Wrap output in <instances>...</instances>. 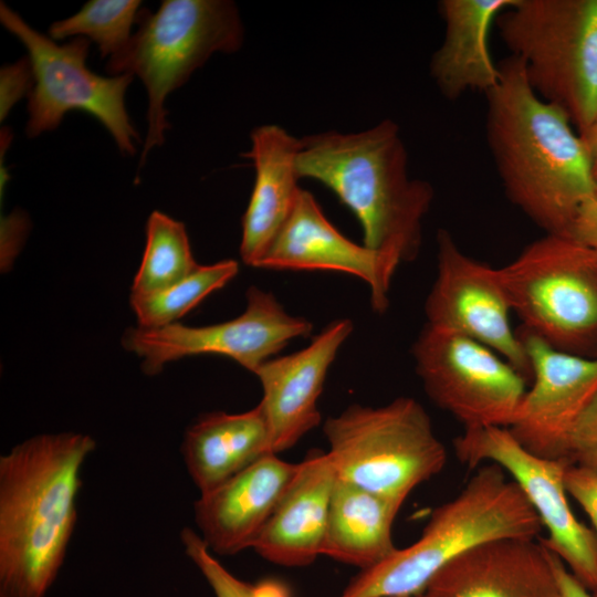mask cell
<instances>
[{"label": "cell", "mask_w": 597, "mask_h": 597, "mask_svg": "<svg viewBox=\"0 0 597 597\" xmlns=\"http://www.w3.org/2000/svg\"><path fill=\"white\" fill-rule=\"evenodd\" d=\"M498 64L500 81L485 94V134L504 192L545 233H569L597 195L593 158L569 117L535 93L519 57Z\"/></svg>", "instance_id": "cell-1"}, {"label": "cell", "mask_w": 597, "mask_h": 597, "mask_svg": "<svg viewBox=\"0 0 597 597\" xmlns=\"http://www.w3.org/2000/svg\"><path fill=\"white\" fill-rule=\"evenodd\" d=\"M95 447L86 433H42L0 457V597L49 591L77 522L81 470Z\"/></svg>", "instance_id": "cell-2"}, {"label": "cell", "mask_w": 597, "mask_h": 597, "mask_svg": "<svg viewBox=\"0 0 597 597\" xmlns=\"http://www.w3.org/2000/svg\"><path fill=\"white\" fill-rule=\"evenodd\" d=\"M296 168L300 179L322 182L353 211L364 245L397 268L416 260L434 191L430 182L409 177L408 154L394 121L359 133L300 138Z\"/></svg>", "instance_id": "cell-3"}, {"label": "cell", "mask_w": 597, "mask_h": 597, "mask_svg": "<svg viewBox=\"0 0 597 597\" xmlns=\"http://www.w3.org/2000/svg\"><path fill=\"white\" fill-rule=\"evenodd\" d=\"M498 464L476 468L464 488L436 507L421 535L352 579L337 597H419L436 574L467 551L500 538H538L537 513Z\"/></svg>", "instance_id": "cell-4"}, {"label": "cell", "mask_w": 597, "mask_h": 597, "mask_svg": "<svg viewBox=\"0 0 597 597\" xmlns=\"http://www.w3.org/2000/svg\"><path fill=\"white\" fill-rule=\"evenodd\" d=\"M127 46L108 59L112 75H137L147 92V134L139 160L165 142V103L218 52L238 51L244 38L235 4L228 0H165L156 12L142 9Z\"/></svg>", "instance_id": "cell-5"}, {"label": "cell", "mask_w": 597, "mask_h": 597, "mask_svg": "<svg viewBox=\"0 0 597 597\" xmlns=\"http://www.w3.org/2000/svg\"><path fill=\"white\" fill-rule=\"evenodd\" d=\"M495 24L535 93L583 135L597 119V0H515Z\"/></svg>", "instance_id": "cell-6"}, {"label": "cell", "mask_w": 597, "mask_h": 597, "mask_svg": "<svg viewBox=\"0 0 597 597\" xmlns=\"http://www.w3.org/2000/svg\"><path fill=\"white\" fill-rule=\"evenodd\" d=\"M323 432L338 480L401 505L447 461L430 417L411 397L378 407L349 405L325 420Z\"/></svg>", "instance_id": "cell-7"}, {"label": "cell", "mask_w": 597, "mask_h": 597, "mask_svg": "<svg viewBox=\"0 0 597 597\" xmlns=\"http://www.w3.org/2000/svg\"><path fill=\"white\" fill-rule=\"evenodd\" d=\"M512 312L555 349L597 355V255L570 233H545L500 268Z\"/></svg>", "instance_id": "cell-8"}, {"label": "cell", "mask_w": 597, "mask_h": 597, "mask_svg": "<svg viewBox=\"0 0 597 597\" xmlns=\"http://www.w3.org/2000/svg\"><path fill=\"white\" fill-rule=\"evenodd\" d=\"M2 25L25 46L33 73L28 96L30 138L55 129L65 114L81 111L94 116L125 155L135 154V130L125 107V93L132 75L102 76L86 65L90 41L75 38L56 44L30 27L6 3L0 4Z\"/></svg>", "instance_id": "cell-9"}, {"label": "cell", "mask_w": 597, "mask_h": 597, "mask_svg": "<svg viewBox=\"0 0 597 597\" xmlns=\"http://www.w3.org/2000/svg\"><path fill=\"white\" fill-rule=\"evenodd\" d=\"M411 353L427 396L464 430L511 425L526 391L525 377L498 353L427 324Z\"/></svg>", "instance_id": "cell-10"}, {"label": "cell", "mask_w": 597, "mask_h": 597, "mask_svg": "<svg viewBox=\"0 0 597 597\" xmlns=\"http://www.w3.org/2000/svg\"><path fill=\"white\" fill-rule=\"evenodd\" d=\"M457 458L469 468L500 465L520 486L547 530L543 544L591 593L597 591V537L573 513L565 488V459L526 450L504 427L464 430L453 441Z\"/></svg>", "instance_id": "cell-11"}, {"label": "cell", "mask_w": 597, "mask_h": 597, "mask_svg": "<svg viewBox=\"0 0 597 597\" xmlns=\"http://www.w3.org/2000/svg\"><path fill=\"white\" fill-rule=\"evenodd\" d=\"M245 296L244 312L230 321L205 326L130 327L122 344L140 358L142 369L149 376L171 362L206 354L229 357L254 374L292 339L308 336L313 325L289 314L269 291L253 285Z\"/></svg>", "instance_id": "cell-12"}, {"label": "cell", "mask_w": 597, "mask_h": 597, "mask_svg": "<svg viewBox=\"0 0 597 597\" xmlns=\"http://www.w3.org/2000/svg\"><path fill=\"white\" fill-rule=\"evenodd\" d=\"M511 312L500 268L470 256L448 230L439 229L437 275L425 303L427 325L488 346L526 378L531 367Z\"/></svg>", "instance_id": "cell-13"}, {"label": "cell", "mask_w": 597, "mask_h": 597, "mask_svg": "<svg viewBox=\"0 0 597 597\" xmlns=\"http://www.w3.org/2000/svg\"><path fill=\"white\" fill-rule=\"evenodd\" d=\"M519 335L533 384L507 429L532 453L565 459L576 425L597 398V355L558 350L523 331Z\"/></svg>", "instance_id": "cell-14"}, {"label": "cell", "mask_w": 597, "mask_h": 597, "mask_svg": "<svg viewBox=\"0 0 597 597\" xmlns=\"http://www.w3.org/2000/svg\"><path fill=\"white\" fill-rule=\"evenodd\" d=\"M258 268L354 275L369 286L370 305L378 314L389 306L390 284L398 269L383 254L339 232L305 189Z\"/></svg>", "instance_id": "cell-15"}, {"label": "cell", "mask_w": 597, "mask_h": 597, "mask_svg": "<svg viewBox=\"0 0 597 597\" xmlns=\"http://www.w3.org/2000/svg\"><path fill=\"white\" fill-rule=\"evenodd\" d=\"M353 327L349 318L334 320L306 347L273 357L255 370L262 387L259 405L270 429L272 453L292 448L321 423L318 398L327 371Z\"/></svg>", "instance_id": "cell-16"}, {"label": "cell", "mask_w": 597, "mask_h": 597, "mask_svg": "<svg viewBox=\"0 0 597 597\" xmlns=\"http://www.w3.org/2000/svg\"><path fill=\"white\" fill-rule=\"evenodd\" d=\"M419 597H564L554 554L542 540L506 537L461 554Z\"/></svg>", "instance_id": "cell-17"}, {"label": "cell", "mask_w": 597, "mask_h": 597, "mask_svg": "<svg viewBox=\"0 0 597 597\" xmlns=\"http://www.w3.org/2000/svg\"><path fill=\"white\" fill-rule=\"evenodd\" d=\"M298 463L268 453L195 502L200 537L219 555L251 548L285 493Z\"/></svg>", "instance_id": "cell-18"}, {"label": "cell", "mask_w": 597, "mask_h": 597, "mask_svg": "<svg viewBox=\"0 0 597 597\" xmlns=\"http://www.w3.org/2000/svg\"><path fill=\"white\" fill-rule=\"evenodd\" d=\"M336 481L327 451L311 452L298 463L294 478L251 548L279 566L311 565L322 555Z\"/></svg>", "instance_id": "cell-19"}, {"label": "cell", "mask_w": 597, "mask_h": 597, "mask_svg": "<svg viewBox=\"0 0 597 597\" xmlns=\"http://www.w3.org/2000/svg\"><path fill=\"white\" fill-rule=\"evenodd\" d=\"M300 139L277 125H262L251 134L244 154L253 161L255 179L242 217L240 255L258 268L284 227L297 201L301 187L296 159Z\"/></svg>", "instance_id": "cell-20"}, {"label": "cell", "mask_w": 597, "mask_h": 597, "mask_svg": "<svg viewBox=\"0 0 597 597\" xmlns=\"http://www.w3.org/2000/svg\"><path fill=\"white\" fill-rule=\"evenodd\" d=\"M515 0H441L444 36L430 61L440 93L455 101L469 92L489 93L500 81L489 46L491 25Z\"/></svg>", "instance_id": "cell-21"}, {"label": "cell", "mask_w": 597, "mask_h": 597, "mask_svg": "<svg viewBox=\"0 0 597 597\" xmlns=\"http://www.w3.org/2000/svg\"><path fill=\"white\" fill-rule=\"evenodd\" d=\"M180 451L200 494L217 488L272 453L270 429L261 406L240 413L201 415L186 430Z\"/></svg>", "instance_id": "cell-22"}, {"label": "cell", "mask_w": 597, "mask_h": 597, "mask_svg": "<svg viewBox=\"0 0 597 597\" xmlns=\"http://www.w3.org/2000/svg\"><path fill=\"white\" fill-rule=\"evenodd\" d=\"M401 504L338 480L333 490L322 555L367 569L397 547L392 524Z\"/></svg>", "instance_id": "cell-23"}, {"label": "cell", "mask_w": 597, "mask_h": 597, "mask_svg": "<svg viewBox=\"0 0 597 597\" xmlns=\"http://www.w3.org/2000/svg\"><path fill=\"white\" fill-rule=\"evenodd\" d=\"M197 263L186 227L168 214L155 210L146 223V242L130 295L163 291L193 273Z\"/></svg>", "instance_id": "cell-24"}, {"label": "cell", "mask_w": 597, "mask_h": 597, "mask_svg": "<svg viewBox=\"0 0 597 597\" xmlns=\"http://www.w3.org/2000/svg\"><path fill=\"white\" fill-rule=\"evenodd\" d=\"M239 272L232 259L200 265L178 283L148 295H130L129 303L140 328H159L175 323L211 293L227 285Z\"/></svg>", "instance_id": "cell-25"}, {"label": "cell", "mask_w": 597, "mask_h": 597, "mask_svg": "<svg viewBox=\"0 0 597 597\" xmlns=\"http://www.w3.org/2000/svg\"><path fill=\"white\" fill-rule=\"evenodd\" d=\"M140 4L138 0H91L73 15L53 22L48 33L54 41L84 36L97 44L102 57L111 59L129 43Z\"/></svg>", "instance_id": "cell-26"}, {"label": "cell", "mask_w": 597, "mask_h": 597, "mask_svg": "<svg viewBox=\"0 0 597 597\" xmlns=\"http://www.w3.org/2000/svg\"><path fill=\"white\" fill-rule=\"evenodd\" d=\"M180 542L190 561L200 570L214 597H293L289 587L275 579L251 584L232 575L211 553L200 535L189 528L180 531Z\"/></svg>", "instance_id": "cell-27"}, {"label": "cell", "mask_w": 597, "mask_h": 597, "mask_svg": "<svg viewBox=\"0 0 597 597\" xmlns=\"http://www.w3.org/2000/svg\"><path fill=\"white\" fill-rule=\"evenodd\" d=\"M565 459L570 464L597 473V398L576 425L568 440Z\"/></svg>", "instance_id": "cell-28"}, {"label": "cell", "mask_w": 597, "mask_h": 597, "mask_svg": "<svg viewBox=\"0 0 597 597\" xmlns=\"http://www.w3.org/2000/svg\"><path fill=\"white\" fill-rule=\"evenodd\" d=\"M33 87V73L28 56L0 71V121L3 122L11 108Z\"/></svg>", "instance_id": "cell-29"}, {"label": "cell", "mask_w": 597, "mask_h": 597, "mask_svg": "<svg viewBox=\"0 0 597 597\" xmlns=\"http://www.w3.org/2000/svg\"><path fill=\"white\" fill-rule=\"evenodd\" d=\"M565 488L590 519L597 537V473L569 464L565 471Z\"/></svg>", "instance_id": "cell-30"}, {"label": "cell", "mask_w": 597, "mask_h": 597, "mask_svg": "<svg viewBox=\"0 0 597 597\" xmlns=\"http://www.w3.org/2000/svg\"><path fill=\"white\" fill-rule=\"evenodd\" d=\"M569 233L597 255V195L580 207Z\"/></svg>", "instance_id": "cell-31"}, {"label": "cell", "mask_w": 597, "mask_h": 597, "mask_svg": "<svg viewBox=\"0 0 597 597\" xmlns=\"http://www.w3.org/2000/svg\"><path fill=\"white\" fill-rule=\"evenodd\" d=\"M25 219L22 216L11 214L1 220V243L2 260L8 263V259L14 253L15 247L22 242L25 234Z\"/></svg>", "instance_id": "cell-32"}, {"label": "cell", "mask_w": 597, "mask_h": 597, "mask_svg": "<svg viewBox=\"0 0 597 597\" xmlns=\"http://www.w3.org/2000/svg\"><path fill=\"white\" fill-rule=\"evenodd\" d=\"M555 567L564 597H595L565 566L562 559L554 554Z\"/></svg>", "instance_id": "cell-33"}, {"label": "cell", "mask_w": 597, "mask_h": 597, "mask_svg": "<svg viewBox=\"0 0 597 597\" xmlns=\"http://www.w3.org/2000/svg\"><path fill=\"white\" fill-rule=\"evenodd\" d=\"M584 139L587 149L594 159H597V119L596 122L583 134L580 135Z\"/></svg>", "instance_id": "cell-34"}, {"label": "cell", "mask_w": 597, "mask_h": 597, "mask_svg": "<svg viewBox=\"0 0 597 597\" xmlns=\"http://www.w3.org/2000/svg\"><path fill=\"white\" fill-rule=\"evenodd\" d=\"M593 176H594V180L597 185V159H594L593 160Z\"/></svg>", "instance_id": "cell-35"}, {"label": "cell", "mask_w": 597, "mask_h": 597, "mask_svg": "<svg viewBox=\"0 0 597 597\" xmlns=\"http://www.w3.org/2000/svg\"><path fill=\"white\" fill-rule=\"evenodd\" d=\"M595 597H597V591L593 593Z\"/></svg>", "instance_id": "cell-36"}]
</instances>
